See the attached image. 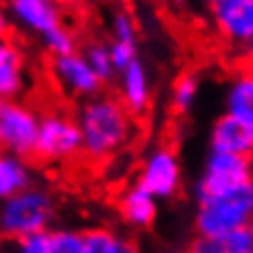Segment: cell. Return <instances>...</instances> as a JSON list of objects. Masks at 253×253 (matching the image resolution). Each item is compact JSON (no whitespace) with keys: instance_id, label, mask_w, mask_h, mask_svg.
I'll return each mask as SVG.
<instances>
[{"instance_id":"cell-1","label":"cell","mask_w":253,"mask_h":253,"mask_svg":"<svg viewBox=\"0 0 253 253\" xmlns=\"http://www.w3.org/2000/svg\"><path fill=\"white\" fill-rule=\"evenodd\" d=\"M74 121L82 135V158L93 165H103L116 158L135 135L133 116L121 106L116 96L106 93L86 98Z\"/></svg>"},{"instance_id":"cell-2","label":"cell","mask_w":253,"mask_h":253,"mask_svg":"<svg viewBox=\"0 0 253 253\" xmlns=\"http://www.w3.org/2000/svg\"><path fill=\"white\" fill-rule=\"evenodd\" d=\"M57 219V199L47 187L30 184L0 204V236L20 241L52 229Z\"/></svg>"},{"instance_id":"cell-3","label":"cell","mask_w":253,"mask_h":253,"mask_svg":"<svg viewBox=\"0 0 253 253\" xmlns=\"http://www.w3.org/2000/svg\"><path fill=\"white\" fill-rule=\"evenodd\" d=\"M253 184V165L251 158L229 155V153H209L204 160L202 177L194 187L197 204L214 202L221 197H231L244 187Z\"/></svg>"},{"instance_id":"cell-4","label":"cell","mask_w":253,"mask_h":253,"mask_svg":"<svg viewBox=\"0 0 253 253\" xmlns=\"http://www.w3.org/2000/svg\"><path fill=\"white\" fill-rule=\"evenodd\" d=\"M253 216V184L244 187L231 197H221L214 202L197 204L194 211V231L199 236H226L231 231L251 226Z\"/></svg>"},{"instance_id":"cell-5","label":"cell","mask_w":253,"mask_h":253,"mask_svg":"<svg viewBox=\"0 0 253 253\" xmlns=\"http://www.w3.org/2000/svg\"><path fill=\"white\" fill-rule=\"evenodd\" d=\"M32 158L49 165H64L82 158V135L77 121L59 111L40 116Z\"/></svg>"},{"instance_id":"cell-6","label":"cell","mask_w":253,"mask_h":253,"mask_svg":"<svg viewBox=\"0 0 253 253\" xmlns=\"http://www.w3.org/2000/svg\"><path fill=\"white\" fill-rule=\"evenodd\" d=\"M40 113L20 98H0V153L32 158Z\"/></svg>"},{"instance_id":"cell-7","label":"cell","mask_w":253,"mask_h":253,"mask_svg":"<svg viewBox=\"0 0 253 253\" xmlns=\"http://www.w3.org/2000/svg\"><path fill=\"white\" fill-rule=\"evenodd\" d=\"M135 184H140L158 204L177 197L182 187V165H179V155L174 153V148L169 145L153 148L138 169Z\"/></svg>"},{"instance_id":"cell-8","label":"cell","mask_w":253,"mask_h":253,"mask_svg":"<svg viewBox=\"0 0 253 253\" xmlns=\"http://www.w3.org/2000/svg\"><path fill=\"white\" fill-rule=\"evenodd\" d=\"M211 25L226 44L249 52L253 42V0H219L211 5Z\"/></svg>"},{"instance_id":"cell-9","label":"cell","mask_w":253,"mask_h":253,"mask_svg":"<svg viewBox=\"0 0 253 253\" xmlns=\"http://www.w3.org/2000/svg\"><path fill=\"white\" fill-rule=\"evenodd\" d=\"M52 79L59 86V91H64L72 98H93L101 93L103 84L96 79V74L88 69L86 59L82 52H72V54H62V57H52L49 64Z\"/></svg>"},{"instance_id":"cell-10","label":"cell","mask_w":253,"mask_h":253,"mask_svg":"<svg viewBox=\"0 0 253 253\" xmlns=\"http://www.w3.org/2000/svg\"><path fill=\"white\" fill-rule=\"evenodd\" d=\"M118 77V101L121 106L130 113V116H143L150 103H153V84H150V72L143 64V59L138 57L135 62H130L123 72L116 74Z\"/></svg>"},{"instance_id":"cell-11","label":"cell","mask_w":253,"mask_h":253,"mask_svg":"<svg viewBox=\"0 0 253 253\" xmlns=\"http://www.w3.org/2000/svg\"><path fill=\"white\" fill-rule=\"evenodd\" d=\"M7 10L20 27L40 37L64 25V12L57 0H7Z\"/></svg>"},{"instance_id":"cell-12","label":"cell","mask_w":253,"mask_h":253,"mask_svg":"<svg viewBox=\"0 0 253 253\" xmlns=\"http://www.w3.org/2000/svg\"><path fill=\"white\" fill-rule=\"evenodd\" d=\"M209 153H229L251 158L253 153V128L234 121L231 116H219L209 130Z\"/></svg>"},{"instance_id":"cell-13","label":"cell","mask_w":253,"mask_h":253,"mask_svg":"<svg viewBox=\"0 0 253 253\" xmlns=\"http://www.w3.org/2000/svg\"><path fill=\"white\" fill-rule=\"evenodd\" d=\"M118 211H121V219L128 226L150 229L158 219V202L140 184H130V187L123 189V194L118 199Z\"/></svg>"},{"instance_id":"cell-14","label":"cell","mask_w":253,"mask_h":253,"mask_svg":"<svg viewBox=\"0 0 253 253\" xmlns=\"http://www.w3.org/2000/svg\"><path fill=\"white\" fill-rule=\"evenodd\" d=\"M224 116L253 128V77L249 69L236 74L231 84L226 86L224 96Z\"/></svg>"},{"instance_id":"cell-15","label":"cell","mask_w":253,"mask_h":253,"mask_svg":"<svg viewBox=\"0 0 253 253\" xmlns=\"http://www.w3.org/2000/svg\"><path fill=\"white\" fill-rule=\"evenodd\" d=\"M25 86L27 79L22 69V54L12 42H7L0 47V98H20Z\"/></svg>"},{"instance_id":"cell-16","label":"cell","mask_w":253,"mask_h":253,"mask_svg":"<svg viewBox=\"0 0 253 253\" xmlns=\"http://www.w3.org/2000/svg\"><path fill=\"white\" fill-rule=\"evenodd\" d=\"M32 184V168L22 158L0 153V204Z\"/></svg>"},{"instance_id":"cell-17","label":"cell","mask_w":253,"mask_h":253,"mask_svg":"<svg viewBox=\"0 0 253 253\" xmlns=\"http://www.w3.org/2000/svg\"><path fill=\"white\" fill-rule=\"evenodd\" d=\"M82 239H84V253H140L133 239L103 226L82 231Z\"/></svg>"},{"instance_id":"cell-18","label":"cell","mask_w":253,"mask_h":253,"mask_svg":"<svg viewBox=\"0 0 253 253\" xmlns=\"http://www.w3.org/2000/svg\"><path fill=\"white\" fill-rule=\"evenodd\" d=\"M197 96H199V77L194 72L179 74L172 84V91H169V106L174 113L182 116L197 103Z\"/></svg>"},{"instance_id":"cell-19","label":"cell","mask_w":253,"mask_h":253,"mask_svg":"<svg viewBox=\"0 0 253 253\" xmlns=\"http://www.w3.org/2000/svg\"><path fill=\"white\" fill-rule=\"evenodd\" d=\"M82 57L86 59L88 69L96 74V79L101 84H108L116 79V69L111 64V54H108V44L103 42H88L82 52Z\"/></svg>"},{"instance_id":"cell-20","label":"cell","mask_w":253,"mask_h":253,"mask_svg":"<svg viewBox=\"0 0 253 253\" xmlns=\"http://www.w3.org/2000/svg\"><path fill=\"white\" fill-rule=\"evenodd\" d=\"M42 44L52 57H62V54H72L77 52V37L67 25H59L54 30H49L47 35H42Z\"/></svg>"},{"instance_id":"cell-21","label":"cell","mask_w":253,"mask_h":253,"mask_svg":"<svg viewBox=\"0 0 253 253\" xmlns=\"http://www.w3.org/2000/svg\"><path fill=\"white\" fill-rule=\"evenodd\" d=\"M47 253H84L82 231H74V229H49Z\"/></svg>"},{"instance_id":"cell-22","label":"cell","mask_w":253,"mask_h":253,"mask_svg":"<svg viewBox=\"0 0 253 253\" xmlns=\"http://www.w3.org/2000/svg\"><path fill=\"white\" fill-rule=\"evenodd\" d=\"M111 42H123V44H135L138 47V22L133 20L130 12L118 10L111 20Z\"/></svg>"},{"instance_id":"cell-23","label":"cell","mask_w":253,"mask_h":253,"mask_svg":"<svg viewBox=\"0 0 253 253\" xmlns=\"http://www.w3.org/2000/svg\"><path fill=\"white\" fill-rule=\"evenodd\" d=\"M108 54H111V64L118 72H123L130 62L138 59V47L135 44H123V42H111L108 44Z\"/></svg>"},{"instance_id":"cell-24","label":"cell","mask_w":253,"mask_h":253,"mask_svg":"<svg viewBox=\"0 0 253 253\" xmlns=\"http://www.w3.org/2000/svg\"><path fill=\"white\" fill-rule=\"evenodd\" d=\"M224 244H226V251L229 253H253V229H239V231H231L226 236H221Z\"/></svg>"},{"instance_id":"cell-25","label":"cell","mask_w":253,"mask_h":253,"mask_svg":"<svg viewBox=\"0 0 253 253\" xmlns=\"http://www.w3.org/2000/svg\"><path fill=\"white\" fill-rule=\"evenodd\" d=\"M184 253H229L226 251V244H224V239L219 236H199V234H194L192 236V241L187 244V251Z\"/></svg>"},{"instance_id":"cell-26","label":"cell","mask_w":253,"mask_h":253,"mask_svg":"<svg viewBox=\"0 0 253 253\" xmlns=\"http://www.w3.org/2000/svg\"><path fill=\"white\" fill-rule=\"evenodd\" d=\"M47 244H49V231L35 234V236L12 241V253H47Z\"/></svg>"},{"instance_id":"cell-27","label":"cell","mask_w":253,"mask_h":253,"mask_svg":"<svg viewBox=\"0 0 253 253\" xmlns=\"http://www.w3.org/2000/svg\"><path fill=\"white\" fill-rule=\"evenodd\" d=\"M7 42H10V37H7V17H5V12L0 10V47L7 44Z\"/></svg>"},{"instance_id":"cell-28","label":"cell","mask_w":253,"mask_h":253,"mask_svg":"<svg viewBox=\"0 0 253 253\" xmlns=\"http://www.w3.org/2000/svg\"><path fill=\"white\" fill-rule=\"evenodd\" d=\"M199 2H204V5H209V7H211V5H216L219 0H199Z\"/></svg>"}]
</instances>
